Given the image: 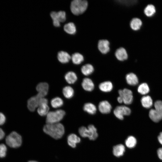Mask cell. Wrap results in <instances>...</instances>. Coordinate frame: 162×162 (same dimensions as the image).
I'll return each instance as SVG.
<instances>
[{
	"mask_svg": "<svg viewBox=\"0 0 162 162\" xmlns=\"http://www.w3.org/2000/svg\"><path fill=\"white\" fill-rule=\"evenodd\" d=\"M43 130L46 134L56 140L61 138L64 133V126L60 123L46 124L44 126Z\"/></svg>",
	"mask_w": 162,
	"mask_h": 162,
	"instance_id": "cell-1",
	"label": "cell"
},
{
	"mask_svg": "<svg viewBox=\"0 0 162 162\" xmlns=\"http://www.w3.org/2000/svg\"><path fill=\"white\" fill-rule=\"evenodd\" d=\"M88 5V2L86 0H74L71 3L70 10L74 15H79L85 12Z\"/></svg>",
	"mask_w": 162,
	"mask_h": 162,
	"instance_id": "cell-2",
	"label": "cell"
},
{
	"mask_svg": "<svg viewBox=\"0 0 162 162\" xmlns=\"http://www.w3.org/2000/svg\"><path fill=\"white\" fill-rule=\"evenodd\" d=\"M78 132L82 137H88L92 140H95L98 136L97 129L93 124L89 125L87 128L83 126L80 127L79 129Z\"/></svg>",
	"mask_w": 162,
	"mask_h": 162,
	"instance_id": "cell-3",
	"label": "cell"
},
{
	"mask_svg": "<svg viewBox=\"0 0 162 162\" xmlns=\"http://www.w3.org/2000/svg\"><path fill=\"white\" fill-rule=\"evenodd\" d=\"M154 109H151L149 116L153 122H157L162 119V101H156L154 104Z\"/></svg>",
	"mask_w": 162,
	"mask_h": 162,
	"instance_id": "cell-4",
	"label": "cell"
},
{
	"mask_svg": "<svg viewBox=\"0 0 162 162\" xmlns=\"http://www.w3.org/2000/svg\"><path fill=\"white\" fill-rule=\"evenodd\" d=\"M65 114V111L62 110L50 112L46 115V123L48 124L59 123L63 118Z\"/></svg>",
	"mask_w": 162,
	"mask_h": 162,
	"instance_id": "cell-5",
	"label": "cell"
},
{
	"mask_svg": "<svg viewBox=\"0 0 162 162\" xmlns=\"http://www.w3.org/2000/svg\"><path fill=\"white\" fill-rule=\"evenodd\" d=\"M22 142L21 136L15 131L11 132L6 138V142L7 145L13 148L20 147Z\"/></svg>",
	"mask_w": 162,
	"mask_h": 162,
	"instance_id": "cell-6",
	"label": "cell"
},
{
	"mask_svg": "<svg viewBox=\"0 0 162 162\" xmlns=\"http://www.w3.org/2000/svg\"><path fill=\"white\" fill-rule=\"evenodd\" d=\"M50 15L52 20L53 25L56 27L60 26V22H64L66 19V13L63 11L52 12Z\"/></svg>",
	"mask_w": 162,
	"mask_h": 162,
	"instance_id": "cell-7",
	"label": "cell"
},
{
	"mask_svg": "<svg viewBox=\"0 0 162 162\" xmlns=\"http://www.w3.org/2000/svg\"><path fill=\"white\" fill-rule=\"evenodd\" d=\"M130 109L128 107L125 106H117L113 111V113L118 119L122 120L124 116H128L131 113Z\"/></svg>",
	"mask_w": 162,
	"mask_h": 162,
	"instance_id": "cell-8",
	"label": "cell"
},
{
	"mask_svg": "<svg viewBox=\"0 0 162 162\" xmlns=\"http://www.w3.org/2000/svg\"><path fill=\"white\" fill-rule=\"evenodd\" d=\"M119 96L122 98L123 103L128 105L132 103L133 100V95L132 92L127 88L119 90L118 91Z\"/></svg>",
	"mask_w": 162,
	"mask_h": 162,
	"instance_id": "cell-9",
	"label": "cell"
},
{
	"mask_svg": "<svg viewBox=\"0 0 162 162\" xmlns=\"http://www.w3.org/2000/svg\"><path fill=\"white\" fill-rule=\"evenodd\" d=\"M110 46V42L106 39L100 40L98 42V49L100 52L103 54H106L109 52Z\"/></svg>",
	"mask_w": 162,
	"mask_h": 162,
	"instance_id": "cell-10",
	"label": "cell"
},
{
	"mask_svg": "<svg viewBox=\"0 0 162 162\" xmlns=\"http://www.w3.org/2000/svg\"><path fill=\"white\" fill-rule=\"evenodd\" d=\"M42 98L37 94L30 98L28 100L27 107L28 110L31 111L33 112L36 108L38 107L40 100Z\"/></svg>",
	"mask_w": 162,
	"mask_h": 162,
	"instance_id": "cell-11",
	"label": "cell"
},
{
	"mask_svg": "<svg viewBox=\"0 0 162 162\" xmlns=\"http://www.w3.org/2000/svg\"><path fill=\"white\" fill-rule=\"evenodd\" d=\"M36 89L38 92L37 95L41 98H44L48 93L49 85L46 82H40L37 85Z\"/></svg>",
	"mask_w": 162,
	"mask_h": 162,
	"instance_id": "cell-12",
	"label": "cell"
},
{
	"mask_svg": "<svg viewBox=\"0 0 162 162\" xmlns=\"http://www.w3.org/2000/svg\"><path fill=\"white\" fill-rule=\"evenodd\" d=\"M98 109L99 111L102 113L106 114L110 112L112 106L108 101L103 100L99 103Z\"/></svg>",
	"mask_w": 162,
	"mask_h": 162,
	"instance_id": "cell-13",
	"label": "cell"
},
{
	"mask_svg": "<svg viewBox=\"0 0 162 162\" xmlns=\"http://www.w3.org/2000/svg\"><path fill=\"white\" fill-rule=\"evenodd\" d=\"M115 55L116 58L120 61L125 60L128 58L126 50L123 47H120L117 49L115 52Z\"/></svg>",
	"mask_w": 162,
	"mask_h": 162,
	"instance_id": "cell-14",
	"label": "cell"
},
{
	"mask_svg": "<svg viewBox=\"0 0 162 162\" xmlns=\"http://www.w3.org/2000/svg\"><path fill=\"white\" fill-rule=\"evenodd\" d=\"M81 142V139L76 134H71L67 137V142L68 145L72 148H75L76 144Z\"/></svg>",
	"mask_w": 162,
	"mask_h": 162,
	"instance_id": "cell-15",
	"label": "cell"
},
{
	"mask_svg": "<svg viewBox=\"0 0 162 162\" xmlns=\"http://www.w3.org/2000/svg\"><path fill=\"white\" fill-rule=\"evenodd\" d=\"M81 85L83 89L87 91L91 92L94 88L93 82L90 79L88 78H85L83 80Z\"/></svg>",
	"mask_w": 162,
	"mask_h": 162,
	"instance_id": "cell-16",
	"label": "cell"
},
{
	"mask_svg": "<svg viewBox=\"0 0 162 162\" xmlns=\"http://www.w3.org/2000/svg\"><path fill=\"white\" fill-rule=\"evenodd\" d=\"M125 151V148L124 146L120 144L117 145L113 147L112 153L115 156L119 157L124 155Z\"/></svg>",
	"mask_w": 162,
	"mask_h": 162,
	"instance_id": "cell-17",
	"label": "cell"
},
{
	"mask_svg": "<svg viewBox=\"0 0 162 162\" xmlns=\"http://www.w3.org/2000/svg\"><path fill=\"white\" fill-rule=\"evenodd\" d=\"M142 24V22L140 18L135 17L131 20L130 23V26L132 30L137 31L140 29Z\"/></svg>",
	"mask_w": 162,
	"mask_h": 162,
	"instance_id": "cell-18",
	"label": "cell"
},
{
	"mask_svg": "<svg viewBox=\"0 0 162 162\" xmlns=\"http://www.w3.org/2000/svg\"><path fill=\"white\" fill-rule=\"evenodd\" d=\"M58 61L63 64L68 63L71 59V56L67 52L64 51L59 52L57 55Z\"/></svg>",
	"mask_w": 162,
	"mask_h": 162,
	"instance_id": "cell-19",
	"label": "cell"
},
{
	"mask_svg": "<svg viewBox=\"0 0 162 162\" xmlns=\"http://www.w3.org/2000/svg\"><path fill=\"white\" fill-rule=\"evenodd\" d=\"M126 80L128 84L131 86H135L138 83V79L135 74L132 73L127 74Z\"/></svg>",
	"mask_w": 162,
	"mask_h": 162,
	"instance_id": "cell-20",
	"label": "cell"
},
{
	"mask_svg": "<svg viewBox=\"0 0 162 162\" xmlns=\"http://www.w3.org/2000/svg\"><path fill=\"white\" fill-rule=\"evenodd\" d=\"M113 86L112 83L110 81H106L99 84V88L101 91L105 92L111 91L113 89Z\"/></svg>",
	"mask_w": 162,
	"mask_h": 162,
	"instance_id": "cell-21",
	"label": "cell"
},
{
	"mask_svg": "<svg viewBox=\"0 0 162 162\" xmlns=\"http://www.w3.org/2000/svg\"><path fill=\"white\" fill-rule=\"evenodd\" d=\"M64 78L67 82L70 84L74 83L77 79L76 74L73 71H69L67 72L65 74Z\"/></svg>",
	"mask_w": 162,
	"mask_h": 162,
	"instance_id": "cell-22",
	"label": "cell"
},
{
	"mask_svg": "<svg viewBox=\"0 0 162 162\" xmlns=\"http://www.w3.org/2000/svg\"><path fill=\"white\" fill-rule=\"evenodd\" d=\"M156 9L154 5L152 4H148L145 8L144 13L147 17H151L153 16L155 13Z\"/></svg>",
	"mask_w": 162,
	"mask_h": 162,
	"instance_id": "cell-23",
	"label": "cell"
},
{
	"mask_svg": "<svg viewBox=\"0 0 162 162\" xmlns=\"http://www.w3.org/2000/svg\"><path fill=\"white\" fill-rule=\"evenodd\" d=\"M83 109L84 111L91 115L94 114L97 111L96 106L90 103L85 104L83 106Z\"/></svg>",
	"mask_w": 162,
	"mask_h": 162,
	"instance_id": "cell-24",
	"label": "cell"
},
{
	"mask_svg": "<svg viewBox=\"0 0 162 162\" xmlns=\"http://www.w3.org/2000/svg\"><path fill=\"white\" fill-rule=\"evenodd\" d=\"M94 69L91 64H87L83 65L81 68V71L85 76H88L92 73Z\"/></svg>",
	"mask_w": 162,
	"mask_h": 162,
	"instance_id": "cell-25",
	"label": "cell"
},
{
	"mask_svg": "<svg viewBox=\"0 0 162 162\" xmlns=\"http://www.w3.org/2000/svg\"><path fill=\"white\" fill-rule=\"evenodd\" d=\"M71 59L74 64L78 65L83 61L84 58L83 56L80 53L76 52L72 55Z\"/></svg>",
	"mask_w": 162,
	"mask_h": 162,
	"instance_id": "cell-26",
	"label": "cell"
},
{
	"mask_svg": "<svg viewBox=\"0 0 162 162\" xmlns=\"http://www.w3.org/2000/svg\"><path fill=\"white\" fill-rule=\"evenodd\" d=\"M64 29L66 33L70 34H74L76 32V26L72 22H70L65 24Z\"/></svg>",
	"mask_w": 162,
	"mask_h": 162,
	"instance_id": "cell-27",
	"label": "cell"
},
{
	"mask_svg": "<svg viewBox=\"0 0 162 162\" xmlns=\"http://www.w3.org/2000/svg\"><path fill=\"white\" fill-rule=\"evenodd\" d=\"M141 101L142 106L146 108H150L153 104L152 98L148 95L143 97L141 98Z\"/></svg>",
	"mask_w": 162,
	"mask_h": 162,
	"instance_id": "cell-28",
	"label": "cell"
},
{
	"mask_svg": "<svg viewBox=\"0 0 162 162\" xmlns=\"http://www.w3.org/2000/svg\"><path fill=\"white\" fill-rule=\"evenodd\" d=\"M47 104H41L38 106L37 111L40 116H46L49 112V107Z\"/></svg>",
	"mask_w": 162,
	"mask_h": 162,
	"instance_id": "cell-29",
	"label": "cell"
},
{
	"mask_svg": "<svg viewBox=\"0 0 162 162\" xmlns=\"http://www.w3.org/2000/svg\"><path fill=\"white\" fill-rule=\"evenodd\" d=\"M136 140L134 136H128L126 139L125 143L126 146L130 148H132L135 147L136 144Z\"/></svg>",
	"mask_w": 162,
	"mask_h": 162,
	"instance_id": "cell-30",
	"label": "cell"
},
{
	"mask_svg": "<svg viewBox=\"0 0 162 162\" xmlns=\"http://www.w3.org/2000/svg\"><path fill=\"white\" fill-rule=\"evenodd\" d=\"M62 92L64 96L68 99L72 98L74 94L73 89L70 86H66L64 87Z\"/></svg>",
	"mask_w": 162,
	"mask_h": 162,
	"instance_id": "cell-31",
	"label": "cell"
},
{
	"mask_svg": "<svg viewBox=\"0 0 162 162\" xmlns=\"http://www.w3.org/2000/svg\"><path fill=\"white\" fill-rule=\"evenodd\" d=\"M51 106L54 108H57L62 106L63 104V100L60 98L57 97L53 98L51 101Z\"/></svg>",
	"mask_w": 162,
	"mask_h": 162,
	"instance_id": "cell-32",
	"label": "cell"
},
{
	"mask_svg": "<svg viewBox=\"0 0 162 162\" xmlns=\"http://www.w3.org/2000/svg\"><path fill=\"white\" fill-rule=\"evenodd\" d=\"M138 92L140 94L144 95L147 94L149 91V88L147 84L143 83L140 84L137 89Z\"/></svg>",
	"mask_w": 162,
	"mask_h": 162,
	"instance_id": "cell-33",
	"label": "cell"
},
{
	"mask_svg": "<svg viewBox=\"0 0 162 162\" xmlns=\"http://www.w3.org/2000/svg\"><path fill=\"white\" fill-rule=\"evenodd\" d=\"M7 150V147L4 144H0V158H3L5 156Z\"/></svg>",
	"mask_w": 162,
	"mask_h": 162,
	"instance_id": "cell-34",
	"label": "cell"
},
{
	"mask_svg": "<svg viewBox=\"0 0 162 162\" xmlns=\"http://www.w3.org/2000/svg\"><path fill=\"white\" fill-rule=\"evenodd\" d=\"M6 121V117L4 115L2 112H0V125L3 124Z\"/></svg>",
	"mask_w": 162,
	"mask_h": 162,
	"instance_id": "cell-35",
	"label": "cell"
},
{
	"mask_svg": "<svg viewBox=\"0 0 162 162\" xmlns=\"http://www.w3.org/2000/svg\"><path fill=\"white\" fill-rule=\"evenodd\" d=\"M157 154L159 158L162 160V148H160L158 149Z\"/></svg>",
	"mask_w": 162,
	"mask_h": 162,
	"instance_id": "cell-36",
	"label": "cell"
},
{
	"mask_svg": "<svg viewBox=\"0 0 162 162\" xmlns=\"http://www.w3.org/2000/svg\"><path fill=\"white\" fill-rule=\"evenodd\" d=\"M5 134L3 130L0 128V140L2 139L4 137Z\"/></svg>",
	"mask_w": 162,
	"mask_h": 162,
	"instance_id": "cell-37",
	"label": "cell"
},
{
	"mask_svg": "<svg viewBox=\"0 0 162 162\" xmlns=\"http://www.w3.org/2000/svg\"><path fill=\"white\" fill-rule=\"evenodd\" d=\"M158 140L160 143L162 145V132L160 133L158 136Z\"/></svg>",
	"mask_w": 162,
	"mask_h": 162,
	"instance_id": "cell-38",
	"label": "cell"
},
{
	"mask_svg": "<svg viewBox=\"0 0 162 162\" xmlns=\"http://www.w3.org/2000/svg\"><path fill=\"white\" fill-rule=\"evenodd\" d=\"M117 101L120 103H123V101L122 98L120 96H119L117 98Z\"/></svg>",
	"mask_w": 162,
	"mask_h": 162,
	"instance_id": "cell-39",
	"label": "cell"
},
{
	"mask_svg": "<svg viewBox=\"0 0 162 162\" xmlns=\"http://www.w3.org/2000/svg\"><path fill=\"white\" fill-rule=\"evenodd\" d=\"M28 162H38L36 161H35V160H30L28 161Z\"/></svg>",
	"mask_w": 162,
	"mask_h": 162,
	"instance_id": "cell-40",
	"label": "cell"
}]
</instances>
